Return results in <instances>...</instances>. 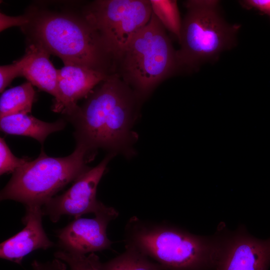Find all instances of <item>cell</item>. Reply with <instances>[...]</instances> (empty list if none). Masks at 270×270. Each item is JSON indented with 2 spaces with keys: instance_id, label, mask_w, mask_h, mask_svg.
Instances as JSON below:
<instances>
[{
  "instance_id": "obj_1",
  "label": "cell",
  "mask_w": 270,
  "mask_h": 270,
  "mask_svg": "<svg viewBox=\"0 0 270 270\" xmlns=\"http://www.w3.org/2000/svg\"><path fill=\"white\" fill-rule=\"evenodd\" d=\"M140 100L118 74H110L66 116L74 128L76 144L94 153L102 148L130 155L136 138L132 128Z\"/></svg>"
},
{
  "instance_id": "obj_2",
  "label": "cell",
  "mask_w": 270,
  "mask_h": 270,
  "mask_svg": "<svg viewBox=\"0 0 270 270\" xmlns=\"http://www.w3.org/2000/svg\"><path fill=\"white\" fill-rule=\"evenodd\" d=\"M126 246L154 260L164 270L215 269L227 230L220 224L212 236L195 235L176 226L148 224L134 218Z\"/></svg>"
},
{
  "instance_id": "obj_3",
  "label": "cell",
  "mask_w": 270,
  "mask_h": 270,
  "mask_svg": "<svg viewBox=\"0 0 270 270\" xmlns=\"http://www.w3.org/2000/svg\"><path fill=\"white\" fill-rule=\"evenodd\" d=\"M34 42L60 58L64 64L82 66L108 74L114 73V62L100 38L84 16L43 11L28 14Z\"/></svg>"
},
{
  "instance_id": "obj_4",
  "label": "cell",
  "mask_w": 270,
  "mask_h": 270,
  "mask_svg": "<svg viewBox=\"0 0 270 270\" xmlns=\"http://www.w3.org/2000/svg\"><path fill=\"white\" fill-rule=\"evenodd\" d=\"M180 68L166 30L152 13L116 62V73L142 100Z\"/></svg>"
},
{
  "instance_id": "obj_5",
  "label": "cell",
  "mask_w": 270,
  "mask_h": 270,
  "mask_svg": "<svg viewBox=\"0 0 270 270\" xmlns=\"http://www.w3.org/2000/svg\"><path fill=\"white\" fill-rule=\"evenodd\" d=\"M94 153L76 144L74 151L64 157L48 156L42 150L12 173L0 194L1 200H13L26 206H42L68 183L75 181L90 168L87 163Z\"/></svg>"
},
{
  "instance_id": "obj_6",
  "label": "cell",
  "mask_w": 270,
  "mask_h": 270,
  "mask_svg": "<svg viewBox=\"0 0 270 270\" xmlns=\"http://www.w3.org/2000/svg\"><path fill=\"white\" fill-rule=\"evenodd\" d=\"M217 0L185 2L186 15L182 21L180 48L176 50L180 67L195 68L215 58L232 46L236 26L223 18Z\"/></svg>"
},
{
  "instance_id": "obj_7",
  "label": "cell",
  "mask_w": 270,
  "mask_h": 270,
  "mask_svg": "<svg viewBox=\"0 0 270 270\" xmlns=\"http://www.w3.org/2000/svg\"><path fill=\"white\" fill-rule=\"evenodd\" d=\"M150 0H98L83 16L94 29L116 65L134 36L150 20Z\"/></svg>"
},
{
  "instance_id": "obj_8",
  "label": "cell",
  "mask_w": 270,
  "mask_h": 270,
  "mask_svg": "<svg viewBox=\"0 0 270 270\" xmlns=\"http://www.w3.org/2000/svg\"><path fill=\"white\" fill-rule=\"evenodd\" d=\"M114 155L109 154L98 164L80 176L66 192L50 198L42 206L44 216L56 222L64 215L77 218L86 214H95L106 208L108 206L96 199V190Z\"/></svg>"
},
{
  "instance_id": "obj_9",
  "label": "cell",
  "mask_w": 270,
  "mask_h": 270,
  "mask_svg": "<svg viewBox=\"0 0 270 270\" xmlns=\"http://www.w3.org/2000/svg\"><path fill=\"white\" fill-rule=\"evenodd\" d=\"M270 265V238H257L243 226L227 230L216 270H268Z\"/></svg>"
},
{
  "instance_id": "obj_10",
  "label": "cell",
  "mask_w": 270,
  "mask_h": 270,
  "mask_svg": "<svg viewBox=\"0 0 270 270\" xmlns=\"http://www.w3.org/2000/svg\"><path fill=\"white\" fill-rule=\"evenodd\" d=\"M118 216L115 208L107 206L92 218H75L57 232L58 242L62 250L86 254L110 248L112 242L108 237L107 226Z\"/></svg>"
},
{
  "instance_id": "obj_11",
  "label": "cell",
  "mask_w": 270,
  "mask_h": 270,
  "mask_svg": "<svg viewBox=\"0 0 270 270\" xmlns=\"http://www.w3.org/2000/svg\"><path fill=\"white\" fill-rule=\"evenodd\" d=\"M109 75L80 66L64 64L58 70V96L54 100L52 110L66 116L70 115L77 108L78 100L86 97Z\"/></svg>"
},
{
  "instance_id": "obj_12",
  "label": "cell",
  "mask_w": 270,
  "mask_h": 270,
  "mask_svg": "<svg viewBox=\"0 0 270 270\" xmlns=\"http://www.w3.org/2000/svg\"><path fill=\"white\" fill-rule=\"evenodd\" d=\"M22 218L24 228L0 245V258L21 264L24 258L39 249L46 250L54 244L48 237L42 226V206H26Z\"/></svg>"
},
{
  "instance_id": "obj_13",
  "label": "cell",
  "mask_w": 270,
  "mask_h": 270,
  "mask_svg": "<svg viewBox=\"0 0 270 270\" xmlns=\"http://www.w3.org/2000/svg\"><path fill=\"white\" fill-rule=\"evenodd\" d=\"M27 60L24 66L22 76L32 86L58 96V72L49 59V53L40 44L33 42L27 48Z\"/></svg>"
},
{
  "instance_id": "obj_14",
  "label": "cell",
  "mask_w": 270,
  "mask_h": 270,
  "mask_svg": "<svg viewBox=\"0 0 270 270\" xmlns=\"http://www.w3.org/2000/svg\"><path fill=\"white\" fill-rule=\"evenodd\" d=\"M66 120L60 119L54 122L40 120L28 114H16L0 119V128L5 134L32 138L43 144L47 136L52 132L62 130Z\"/></svg>"
},
{
  "instance_id": "obj_15",
  "label": "cell",
  "mask_w": 270,
  "mask_h": 270,
  "mask_svg": "<svg viewBox=\"0 0 270 270\" xmlns=\"http://www.w3.org/2000/svg\"><path fill=\"white\" fill-rule=\"evenodd\" d=\"M35 94L32 84L28 82L4 90L0 98V118L30 113Z\"/></svg>"
},
{
  "instance_id": "obj_16",
  "label": "cell",
  "mask_w": 270,
  "mask_h": 270,
  "mask_svg": "<svg viewBox=\"0 0 270 270\" xmlns=\"http://www.w3.org/2000/svg\"><path fill=\"white\" fill-rule=\"evenodd\" d=\"M102 270H163L160 265L136 249L126 246L122 254L102 264Z\"/></svg>"
},
{
  "instance_id": "obj_17",
  "label": "cell",
  "mask_w": 270,
  "mask_h": 270,
  "mask_svg": "<svg viewBox=\"0 0 270 270\" xmlns=\"http://www.w3.org/2000/svg\"><path fill=\"white\" fill-rule=\"evenodd\" d=\"M152 12L166 30L179 40L182 21L177 2L174 0H150Z\"/></svg>"
},
{
  "instance_id": "obj_18",
  "label": "cell",
  "mask_w": 270,
  "mask_h": 270,
  "mask_svg": "<svg viewBox=\"0 0 270 270\" xmlns=\"http://www.w3.org/2000/svg\"><path fill=\"white\" fill-rule=\"evenodd\" d=\"M54 257L66 263L70 270H102V263L94 252L86 256L62 250L55 252Z\"/></svg>"
},
{
  "instance_id": "obj_19",
  "label": "cell",
  "mask_w": 270,
  "mask_h": 270,
  "mask_svg": "<svg viewBox=\"0 0 270 270\" xmlns=\"http://www.w3.org/2000/svg\"><path fill=\"white\" fill-rule=\"evenodd\" d=\"M28 158H18L11 152L4 140L0 138V174L13 173L29 161Z\"/></svg>"
},
{
  "instance_id": "obj_20",
  "label": "cell",
  "mask_w": 270,
  "mask_h": 270,
  "mask_svg": "<svg viewBox=\"0 0 270 270\" xmlns=\"http://www.w3.org/2000/svg\"><path fill=\"white\" fill-rule=\"evenodd\" d=\"M25 55L20 60L12 64L2 66L0 67V92H4L6 88L16 78L22 76L24 66L27 60Z\"/></svg>"
},
{
  "instance_id": "obj_21",
  "label": "cell",
  "mask_w": 270,
  "mask_h": 270,
  "mask_svg": "<svg viewBox=\"0 0 270 270\" xmlns=\"http://www.w3.org/2000/svg\"><path fill=\"white\" fill-rule=\"evenodd\" d=\"M30 22L28 14L12 16L4 13L0 14V31L2 32L10 27L14 26H24Z\"/></svg>"
},
{
  "instance_id": "obj_22",
  "label": "cell",
  "mask_w": 270,
  "mask_h": 270,
  "mask_svg": "<svg viewBox=\"0 0 270 270\" xmlns=\"http://www.w3.org/2000/svg\"><path fill=\"white\" fill-rule=\"evenodd\" d=\"M31 266L32 270H67L68 267L66 263L56 258L44 262L34 260Z\"/></svg>"
},
{
  "instance_id": "obj_23",
  "label": "cell",
  "mask_w": 270,
  "mask_h": 270,
  "mask_svg": "<svg viewBox=\"0 0 270 270\" xmlns=\"http://www.w3.org/2000/svg\"><path fill=\"white\" fill-rule=\"evenodd\" d=\"M242 3L247 8L258 10L270 18V0H246Z\"/></svg>"
}]
</instances>
